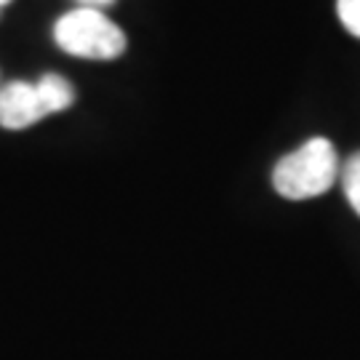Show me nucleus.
I'll list each match as a JSON object with an SVG mask.
<instances>
[{
	"label": "nucleus",
	"mask_w": 360,
	"mask_h": 360,
	"mask_svg": "<svg viewBox=\"0 0 360 360\" xmlns=\"http://www.w3.org/2000/svg\"><path fill=\"white\" fill-rule=\"evenodd\" d=\"M339 176L336 147L323 136H315L283 155L272 168V187L285 200H309L328 193Z\"/></svg>",
	"instance_id": "obj_1"
},
{
	"label": "nucleus",
	"mask_w": 360,
	"mask_h": 360,
	"mask_svg": "<svg viewBox=\"0 0 360 360\" xmlns=\"http://www.w3.org/2000/svg\"><path fill=\"white\" fill-rule=\"evenodd\" d=\"M53 40L59 49L80 59H117L126 51V35L123 30L110 22L99 8H75L65 13L53 25Z\"/></svg>",
	"instance_id": "obj_2"
},
{
	"label": "nucleus",
	"mask_w": 360,
	"mask_h": 360,
	"mask_svg": "<svg viewBox=\"0 0 360 360\" xmlns=\"http://www.w3.org/2000/svg\"><path fill=\"white\" fill-rule=\"evenodd\" d=\"M339 176H342V187H345L347 203L355 208V214L360 217V153L349 155V160L342 166Z\"/></svg>",
	"instance_id": "obj_5"
},
{
	"label": "nucleus",
	"mask_w": 360,
	"mask_h": 360,
	"mask_svg": "<svg viewBox=\"0 0 360 360\" xmlns=\"http://www.w3.org/2000/svg\"><path fill=\"white\" fill-rule=\"evenodd\" d=\"M8 3H11V0H0V11H3V8L8 6Z\"/></svg>",
	"instance_id": "obj_8"
},
{
	"label": "nucleus",
	"mask_w": 360,
	"mask_h": 360,
	"mask_svg": "<svg viewBox=\"0 0 360 360\" xmlns=\"http://www.w3.org/2000/svg\"><path fill=\"white\" fill-rule=\"evenodd\" d=\"M83 6H89V8H104V6H112L115 0H80Z\"/></svg>",
	"instance_id": "obj_7"
},
{
	"label": "nucleus",
	"mask_w": 360,
	"mask_h": 360,
	"mask_svg": "<svg viewBox=\"0 0 360 360\" xmlns=\"http://www.w3.org/2000/svg\"><path fill=\"white\" fill-rule=\"evenodd\" d=\"M51 115L46 99L40 96L38 83L13 80L0 89V126L8 131H22Z\"/></svg>",
	"instance_id": "obj_3"
},
{
	"label": "nucleus",
	"mask_w": 360,
	"mask_h": 360,
	"mask_svg": "<svg viewBox=\"0 0 360 360\" xmlns=\"http://www.w3.org/2000/svg\"><path fill=\"white\" fill-rule=\"evenodd\" d=\"M38 89L51 112H62L75 102V89L62 75H43L38 80Z\"/></svg>",
	"instance_id": "obj_4"
},
{
	"label": "nucleus",
	"mask_w": 360,
	"mask_h": 360,
	"mask_svg": "<svg viewBox=\"0 0 360 360\" xmlns=\"http://www.w3.org/2000/svg\"><path fill=\"white\" fill-rule=\"evenodd\" d=\"M336 11L349 35L360 38V0H336Z\"/></svg>",
	"instance_id": "obj_6"
}]
</instances>
